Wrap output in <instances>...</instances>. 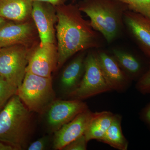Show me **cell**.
I'll return each instance as SVG.
<instances>
[{
    "label": "cell",
    "mask_w": 150,
    "mask_h": 150,
    "mask_svg": "<svg viewBox=\"0 0 150 150\" xmlns=\"http://www.w3.org/2000/svg\"><path fill=\"white\" fill-rule=\"evenodd\" d=\"M0 150H17L16 148L10 144L0 142Z\"/></svg>",
    "instance_id": "cell-26"
},
{
    "label": "cell",
    "mask_w": 150,
    "mask_h": 150,
    "mask_svg": "<svg viewBox=\"0 0 150 150\" xmlns=\"http://www.w3.org/2000/svg\"><path fill=\"white\" fill-rule=\"evenodd\" d=\"M90 19L91 25L111 43L121 33L126 5L115 0H86L79 7Z\"/></svg>",
    "instance_id": "cell-2"
},
{
    "label": "cell",
    "mask_w": 150,
    "mask_h": 150,
    "mask_svg": "<svg viewBox=\"0 0 150 150\" xmlns=\"http://www.w3.org/2000/svg\"><path fill=\"white\" fill-rule=\"evenodd\" d=\"M88 108L81 100H56L46 112L48 128L53 133Z\"/></svg>",
    "instance_id": "cell-7"
},
{
    "label": "cell",
    "mask_w": 150,
    "mask_h": 150,
    "mask_svg": "<svg viewBox=\"0 0 150 150\" xmlns=\"http://www.w3.org/2000/svg\"><path fill=\"white\" fill-rule=\"evenodd\" d=\"M126 5L129 10L150 19V0H115Z\"/></svg>",
    "instance_id": "cell-19"
},
{
    "label": "cell",
    "mask_w": 150,
    "mask_h": 150,
    "mask_svg": "<svg viewBox=\"0 0 150 150\" xmlns=\"http://www.w3.org/2000/svg\"><path fill=\"white\" fill-rule=\"evenodd\" d=\"M17 94L31 112L46 113L56 100L52 78L26 72Z\"/></svg>",
    "instance_id": "cell-4"
},
{
    "label": "cell",
    "mask_w": 150,
    "mask_h": 150,
    "mask_svg": "<svg viewBox=\"0 0 150 150\" xmlns=\"http://www.w3.org/2000/svg\"><path fill=\"white\" fill-rule=\"evenodd\" d=\"M121 123V115L114 114L109 128L102 138L98 141L107 144L116 149H128L129 142L123 135Z\"/></svg>",
    "instance_id": "cell-18"
},
{
    "label": "cell",
    "mask_w": 150,
    "mask_h": 150,
    "mask_svg": "<svg viewBox=\"0 0 150 150\" xmlns=\"http://www.w3.org/2000/svg\"><path fill=\"white\" fill-rule=\"evenodd\" d=\"M136 87L140 93L150 94V62L146 71L137 81Z\"/></svg>",
    "instance_id": "cell-21"
},
{
    "label": "cell",
    "mask_w": 150,
    "mask_h": 150,
    "mask_svg": "<svg viewBox=\"0 0 150 150\" xmlns=\"http://www.w3.org/2000/svg\"><path fill=\"white\" fill-rule=\"evenodd\" d=\"M141 119L150 127V102L141 111Z\"/></svg>",
    "instance_id": "cell-24"
},
{
    "label": "cell",
    "mask_w": 150,
    "mask_h": 150,
    "mask_svg": "<svg viewBox=\"0 0 150 150\" xmlns=\"http://www.w3.org/2000/svg\"><path fill=\"white\" fill-rule=\"evenodd\" d=\"M103 76L112 91L123 92L129 87L132 79L114 57L103 51L96 53Z\"/></svg>",
    "instance_id": "cell-11"
},
{
    "label": "cell",
    "mask_w": 150,
    "mask_h": 150,
    "mask_svg": "<svg viewBox=\"0 0 150 150\" xmlns=\"http://www.w3.org/2000/svg\"></svg>",
    "instance_id": "cell-28"
},
{
    "label": "cell",
    "mask_w": 150,
    "mask_h": 150,
    "mask_svg": "<svg viewBox=\"0 0 150 150\" xmlns=\"http://www.w3.org/2000/svg\"><path fill=\"white\" fill-rule=\"evenodd\" d=\"M32 2L39 1L51 4L54 6L56 7L64 5L66 0H31Z\"/></svg>",
    "instance_id": "cell-25"
},
{
    "label": "cell",
    "mask_w": 150,
    "mask_h": 150,
    "mask_svg": "<svg viewBox=\"0 0 150 150\" xmlns=\"http://www.w3.org/2000/svg\"><path fill=\"white\" fill-rule=\"evenodd\" d=\"M112 53L113 57L122 69L132 79H139L146 71L142 60L133 54L115 49H113Z\"/></svg>",
    "instance_id": "cell-17"
},
{
    "label": "cell",
    "mask_w": 150,
    "mask_h": 150,
    "mask_svg": "<svg viewBox=\"0 0 150 150\" xmlns=\"http://www.w3.org/2000/svg\"><path fill=\"white\" fill-rule=\"evenodd\" d=\"M58 63L59 69L70 57L80 51L100 46L99 37L90 22L83 18L79 7L69 5L55 7Z\"/></svg>",
    "instance_id": "cell-1"
},
{
    "label": "cell",
    "mask_w": 150,
    "mask_h": 150,
    "mask_svg": "<svg viewBox=\"0 0 150 150\" xmlns=\"http://www.w3.org/2000/svg\"><path fill=\"white\" fill-rule=\"evenodd\" d=\"M88 143L83 134L65 146L62 150H86Z\"/></svg>",
    "instance_id": "cell-22"
},
{
    "label": "cell",
    "mask_w": 150,
    "mask_h": 150,
    "mask_svg": "<svg viewBox=\"0 0 150 150\" xmlns=\"http://www.w3.org/2000/svg\"><path fill=\"white\" fill-rule=\"evenodd\" d=\"M94 113L88 108L54 132L53 149L62 150L65 146L83 135Z\"/></svg>",
    "instance_id": "cell-10"
},
{
    "label": "cell",
    "mask_w": 150,
    "mask_h": 150,
    "mask_svg": "<svg viewBox=\"0 0 150 150\" xmlns=\"http://www.w3.org/2000/svg\"><path fill=\"white\" fill-rule=\"evenodd\" d=\"M48 139L47 137H43L33 142L28 147V150H43L46 149L48 145Z\"/></svg>",
    "instance_id": "cell-23"
},
{
    "label": "cell",
    "mask_w": 150,
    "mask_h": 150,
    "mask_svg": "<svg viewBox=\"0 0 150 150\" xmlns=\"http://www.w3.org/2000/svg\"><path fill=\"white\" fill-rule=\"evenodd\" d=\"M111 91L101 71L97 54L89 53L86 57L84 72L80 82L68 96L71 99L82 100Z\"/></svg>",
    "instance_id": "cell-5"
},
{
    "label": "cell",
    "mask_w": 150,
    "mask_h": 150,
    "mask_svg": "<svg viewBox=\"0 0 150 150\" xmlns=\"http://www.w3.org/2000/svg\"><path fill=\"white\" fill-rule=\"evenodd\" d=\"M54 6L42 2H33L31 17L37 28L40 45L55 43L54 25L57 21Z\"/></svg>",
    "instance_id": "cell-8"
},
{
    "label": "cell",
    "mask_w": 150,
    "mask_h": 150,
    "mask_svg": "<svg viewBox=\"0 0 150 150\" xmlns=\"http://www.w3.org/2000/svg\"><path fill=\"white\" fill-rule=\"evenodd\" d=\"M30 112L17 94L12 97L0 111V142L23 149L31 128Z\"/></svg>",
    "instance_id": "cell-3"
},
{
    "label": "cell",
    "mask_w": 150,
    "mask_h": 150,
    "mask_svg": "<svg viewBox=\"0 0 150 150\" xmlns=\"http://www.w3.org/2000/svg\"><path fill=\"white\" fill-rule=\"evenodd\" d=\"M114 114L110 111L95 112L85 132L88 142L92 140L98 141L104 135L110 126Z\"/></svg>",
    "instance_id": "cell-16"
},
{
    "label": "cell",
    "mask_w": 150,
    "mask_h": 150,
    "mask_svg": "<svg viewBox=\"0 0 150 150\" xmlns=\"http://www.w3.org/2000/svg\"><path fill=\"white\" fill-rule=\"evenodd\" d=\"M6 22V19L0 16V27L4 25V24H5Z\"/></svg>",
    "instance_id": "cell-27"
},
{
    "label": "cell",
    "mask_w": 150,
    "mask_h": 150,
    "mask_svg": "<svg viewBox=\"0 0 150 150\" xmlns=\"http://www.w3.org/2000/svg\"><path fill=\"white\" fill-rule=\"evenodd\" d=\"M85 58L84 53L77 56L62 72L60 87L67 96L74 90L80 82L84 72Z\"/></svg>",
    "instance_id": "cell-14"
},
{
    "label": "cell",
    "mask_w": 150,
    "mask_h": 150,
    "mask_svg": "<svg viewBox=\"0 0 150 150\" xmlns=\"http://www.w3.org/2000/svg\"><path fill=\"white\" fill-rule=\"evenodd\" d=\"M18 88L0 76V111L10 99L17 93Z\"/></svg>",
    "instance_id": "cell-20"
},
{
    "label": "cell",
    "mask_w": 150,
    "mask_h": 150,
    "mask_svg": "<svg viewBox=\"0 0 150 150\" xmlns=\"http://www.w3.org/2000/svg\"><path fill=\"white\" fill-rule=\"evenodd\" d=\"M33 25L29 22L8 23L0 27V48L25 45L33 35Z\"/></svg>",
    "instance_id": "cell-13"
},
{
    "label": "cell",
    "mask_w": 150,
    "mask_h": 150,
    "mask_svg": "<svg viewBox=\"0 0 150 150\" xmlns=\"http://www.w3.org/2000/svg\"><path fill=\"white\" fill-rule=\"evenodd\" d=\"M30 53L22 44L0 48V76L18 88L26 74Z\"/></svg>",
    "instance_id": "cell-6"
},
{
    "label": "cell",
    "mask_w": 150,
    "mask_h": 150,
    "mask_svg": "<svg viewBox=\"0 0 150 150\" xmlns=\"http://www.w3.org/2000/svg\"><path fill=\"white\" fill-rule=\"evenodd\" d=\"M123 21L143 53L150 59V19L128 10Z\"/></svg>",
    "instance_id": "cell-12"
},
{
    "label": "cell",
    "mask_w": 150,
    "mask_h": 150,
    "mask_svg": "<svg viewBox=\"0 0 150 150\" xmlns=\"http://www.w3.org/2000/svg\"><path fill=\"white\" fill-rule=\"evenodd\" d=\"M31 0H0V16L21 22L31 16Z\"/></svg>",
    "instance_id": "cell-15"
},
{
    "label": "cell",
    "mask_w": 150,
    "mask_h": 150,
    "mask_svg": "<svg viewBox=\"0 0 150 150\" xmlns=\"http://www.w3.org/2000/svg\"><path fill=\"white\" fill-rule=\"evenodd\" d=\"M58 50L54 43L39 45L30 52L26 71L34 74L51 77L57 69Z\"/></svg>",
    "instance_id": "cell-9"
}]
</instances>
